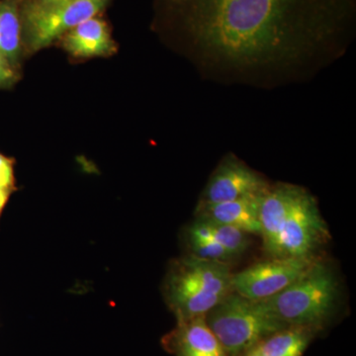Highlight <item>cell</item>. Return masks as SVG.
I'll list each match as a JSON object with an SVG mask.
<instances>
[{"label": "cell", "instance_id": "44dd1931", "mask_svg": "<svg viewBox=\"0 0 356 356\" xmlns=\"http://www.w3.org/2000/svg\"><path fill=\"white\" fill-rule=\"evenodd\" d=\"M170 1H172V2H175V0H170Z\"/></svg>", "mask_w": 356, "mask_h": 356}, {"label": "cell", "instance_id": "e0dca14e", "mask_svg": "<svg viewBox=\"0 0 356 356\" xmlns=\"http://www.w3.org/2000/svg\"><path fill=\"white\" fill-rule=\"evenodd\" d=\"M17 79V69L0 54V88H10Z\"/></svg>", "mask_w": 356, "mask_h": 356}, {"label": "cell", "instance_id": "9a60e30c", "mask_svg": "<svg viewBox=\"0 0 356 356\" xmlns=\"http://www.w3.org/2000/svg\"><path fill=\"white\" fill-rule=\"evenodd\" d=\"M187 242L191 247V254L200 259L225 262V264H229L236 259L235 255L229 252L227 248L222 247L209 236L203 235L192 225L187 229Z\"/></svg>", "mask_w": 356, "mask_h": 356}, {"label": "cell", "instance_id": "3957f363", "mask_svg": "<svg viewBox=\"0 0 356 356\" xmlns=\"http://www.w3.org/2000/svg\"><path fill=\"white\" fill-rule=\"evenodd\" d=\"M229 264L191 254L172 261L166 274L165 295L177 321L206 316L233 292Z\"/></svg>", "mask_w": 356, "mask_h": 356}, {"label": "cell", "instance_id": "d6986e66", "mask_svg": "<svg viewBox=\"0 0 356 356\" xmlns=\"http://www.w3.org/2000/svg\"><path fill=\"white\" fill-rule=\"evenodd\" d=\"M40 6H53V4L60 3V2L67 1V0H32Z\"/></svg>", "mask_w": 356, "mask_h": 356}, {"label": "cell", "instance_id": "ffe728a7", "mask_svg": "<svg viewBox=\"0 0 356 356\" xmlns=\"http://www.w3.org/2000/svg\"><path fill=\"white\" fill-rule=\"evenodd\" d=\"M243 356H262L261 351H259V346L257 348H252V350L248 351Z\"/></svg>", "mask_w": 356, "mask_h": 356}, {"label": "cell", "instance_id": "52a82bcc", "mask_svg": "<svg viewBox=\"0 0 356 356\" xmlns=\"http://www.w3.org/2000/svg\"><path fill=\"white\" fill-rule=\"evenodd\" d=\"M316 259L275 257L259 262L233 274V291L252 301L270 298L298 280Z\"/></svg>", "mask_w": 356, "mask_h": 356}, {"label": "cell", "instance_id": "7c38bea8", "mask_svg": "<svg viewBox=\"0 0 356 356\" xmlns=\"http://www.w3.org/2000/svg\"><path fill=\"white\" fill-rule=\"evenodd\" d=\"M21 1L22 0L0 1V54L16 69L23 50Z\"/></svg>", "mask_w": 356, "mask_h": 356}, {"label": "cell", "instance_id": "8fae6325", "mask_svg": "<svg viewBox=\"0 0 356 356\" xmlns=\"http://www.w3.org/2000/svg\"><path fill=\"white\" fill-rule=\"evenodd\" d=\"M63 47L77 58L109 57L117 51L108 24L95 16L65 33Z\"/></svg>", "mask_w": 356, "mask_h": 356}, {"label": "cell", "instance_id": "ba28073f", "mask_svg": "<svg viewBox=\"0 0 356 356\" xmlns=\"http://www.w3.org/2000/svg\"><path fill=\"white\" fill-rule=\"evenodd\" d=\"M270 186L234 154L222 159L211 175L198 204H215L261 195Z\"/></svg>", "mask_w": 356, "mask_h": 356}, {"label": "cell", "instance_id": "6da1fadb", "mask_svg": "<svg viewBox=\"0 0 356 356\" xmlns=\"http://www.w3.org/2000/svg\"><path fill=\"white\" fill-rule=\"evenodd\" d=\"M204 62L227 70L283 69L337 43L355 0H175Z\"/></svg>", "mask_w": 356, "mask_h": 356}, {"label": "cell", "instance_id": "7a4b0ae2", "mask_svg": "<svg viewBox=\"0 0 356 356\" xmlns=\"http://www.w3.org/2000/svg\"><path fill=\"white\" fill-rule=\"evenodd\" d=\"M270 245L267 257L316 259V252L330 238L317 200L303 187L288 184L276 199L270 218Z\"/></svg>", "mask_w": 356, "mask_h": 356}, {"label": "cell", "instance_id": "9c48e42d", "mask_svg": "<svg viewBox=\"0 0 356 356\" xmlns=\"http://www.w3.org/2000/svg\"><path fill=\"white\" fill-rule=\"evenodd\" d=\"M163 343L175 356H228L208 327L205 316L177 321Z\"/></svg>", "mask_w": 356, "mask_h": 356}, {"label": "cell", "instance_id": "2e32d148", "mask_svg": "<svg viewBox=\"0 0 356 356\" xmlns=\"http://www.w3.org/2000/svg\"><path fill=\"white\" fill-rule=\"evenodd\" d=\"M15 159L0 153V188L15 191V177H14Z\"/></svg>", "mask_w": 356, "mask_h": 356}, {"label": "cell", "instance_id": "8992f818", "mask_svg": "<svg viewBox=\"0 0 356 356\" xmlns=\"http://www.w3.org/2000/svg\"><path fill=\"white\" fill-rule=\"evenodd\" d=\"M111 0H67L53 6H40L32 0L21 1L23 46L28 51L42 50L65 33L95 17Z\"/></svg>", "mask_w": 356, "mask_h": 356}, {"label": "cell", "instance_id": "ac0fdd59", "mask_svg": "<svg viewBox=\"0 0 356 356\" xmlns=\"http://www.w3.org/2000/svg\"><path fill=\"white\" fill-rule=\"evenodd\" d=\"M11 194H13V191L0 188V218H1L2 212H3L6 204L8 202Z\"/></svg>", "mask_w": 356, "mask_h": 356}, {"label": "cell", "instance_id": "5b68a950", "mask_svg": "<svg viewBox=\"0 0 356 356\" xmlns=\"http://www.w3.org/2000/svg\"><path fill=\"white\" fill-rule=\"evenodd\" d=\"M205 320L228 356H243L266 337L288 327L259 302L234 291L211 309Z\"/></svg>", "mask_w": 356, "mask_h": 356}, {"label": "cell", "instance_id": "30bf717a", "mask_svg": "<svg viewBox=\"0 0 356 356\" xmlns=\"http://www.w3.org/2000/svg\"><path fill=\"white\" fill-rule=\"evenodd\" d=\"M264 193L238 200L215 204H198L196 219L227 225L245 232L248 235L261 236L259 207Z\"/></svg>", "mask_w": 356, "mask_h": 356}, {"label": "cell", "instance_id": "277c9868", "mask_svg": "<svg viewBox=\"0 0 356 356\" xmlns=\"http://www.w3.org/2000/svg\"><path fill=\"white\" fill-rule=\"evenodd\" d=\"M339 294L336 273L327 262L316 259L289 286L275 296L257 302L288 325L320 332L334 315Z\"/></svg>", "mask_w": 356, "mask_h": 356}, {"label": "cell", "instance_id": "4fadbf2b", "mask_svg": "<svg viewBox=\"0 0 356 356\" xmlns=\"http://www.w3.org/2000/svg\"><path fill=\"white\" fill-rule=\"evenodd\" d=\"M318 331L311 327L288 325L259 344L262 356H303Z\"/></svg>", "mask_w": 356, "mask_h": 356}, {"label": "cell", "instance_id": "5bb4252c", "mask_svg": "<svg viewBox=\"0 0 356 356\" xmlns=\"http://www.w3.org/2000/svg\"><path fill=\"white\" fill-rule=\"evenodd\" d=\"M191 225L203 235L227 248L236 257L242 255L250 245L248 234L234 227L201 219H196Z\"/></svg>", "mask_w": 356, "mask_h": 356}]
</instances>
